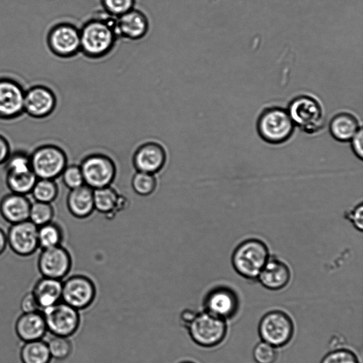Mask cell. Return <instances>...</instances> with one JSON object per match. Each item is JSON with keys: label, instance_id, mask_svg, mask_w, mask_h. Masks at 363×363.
<instances>
[{"label": "cell", "instance_id": "603a6c76", "mask_svg": "<svg viewBox=\"0 0 363 363\" xmlns=\"http://www.w3.org/2000/svg\"><path fill=\"white\" fill-rule=\"evenodd\" d=\"M93 189L84 185L71 190L67 197V206L70 213L79 219H84L95 210Z\"/></svg>", "mask_w": 363, "mask_h": 363}, {"label": "cell", "instance_id": "7c38bea8", "mask_svg": "<svg viewBox=\"0 0 363 363\" xmlns=\"http://www.w3.org/2000/svg\"><path fill=\"white\" fill-rule=\"evenodd\" d=\"M25 91L16 81L0 79V120L11 121L24 113Z\"/></svg>", "mask_w": 363, "mask_h": 363}, {"label": "cell", "instance_id": "44dd1931", "mask_svg": "<svg viewBox=\"0 0 363 363\" xmlns=\"http://www.w3.org/2000/svg\"><path fill=\"white\" fill-rule=\"evenodd\" d=\"M15 332L24 343L42 340L48 332L42 312L20 315L15 323Z\"/></svg>", "mask_w": 363, "mask_h": 363}, {"label": "cell", "instance_id": "f35d334b", "mask_svg": "<svg viewBox=\"0 0 363 363\" xmlns=\"http://www.w3.org/2000/svg\"><path fill=\"white\" fill-rule=\"evenodd\" d=\"M350 142L353 154L357 159L362 161L363 158V132L362 127Z\"/></svg>", "mask_w": 363, "mask_h": 363}, {"label": "cell", "instance_id": "3957f363", "mask_svg": "<svg viewBox=\"0 0 363 363\" xmlns=\"http://www.w3.org/2000/svg\"><path fill=\"white\" fill-rule=\"evenodd\" d=\"M296 125L287 110L271 107L264 110L257 121V131L266 143L280 145L291 138Z\"/></svg>", "mask_w": 363, "mask_h": 363}, {"label": "cell", "instance_id": "7a4b0ae2", "mask_svg": "<svg viewBox=\"0 0 363 363\" xmlns=\"http://www.w3.org/2000/svg\"><path fill=\"white\" fill-rule=\"evenodd\" d=\"M270 256L269 249L265 242L258 239H249L242 242L235 250L232 265L242 277L250 280L258 279Z\"/></svg>", "mask_w": 363, "mask_h": 363}, {"label": "cell", "instance_id": "9a60e30c", "mask_svg": "<svg viewBox=\"0 0 363 363\" xmlns=\"http://www.w3.org/2000/svg\"><path fill=\"white\" fill-rule=\"evenodd\" d=\"M37 267L42 277L62 280L71 269L72 258L62 246L43 249L37 260Z\"/></svg>", "mask_w": 363, "mask_h": 363}, {"label": "cell", "instance_id": "e575fe53", "mask_svg": "<svg viewBox=\"0 0 363 363\" xmlns=\"http://www.w3.org/2000/svg\"><path fill=\"white\" fill-rule=\"evenodd\" d=\"M60 177L64 185L70 190L85 185L84 178L80 166H67Z\"/></svg>", "mask_w": 363, "mask_h": 363}, {"label": "cell", "instance_id": "d6a6232c", "mask_svg": "<svg viewBox=\"0 0 363 363\" xmlns=\"http://www.w3.org/2000/svg\"><path fill=\"white\" fill-rule=\"evenodd\" d=\"M47 344L52 358L58 360L67 359L72 352V344L67 337L53 336Z\"/></svg>", "mask_w": 363, "mask_h": 363}, {"label": "cell", "instance_id": "ee69618b", "mask_svg": "<svg viewBox=\"0 0 363 363\" xmlns=\"http://www.w3.org/2000/svg\"><path fill=\"white\" fill-rule=\"evenodd\" d=\"M179 363H196V362H194L193 361H190V360H185V361H182V362H179Z\"/></svg>", "mask_w": 363, "mask_h": 363}, {"label": "cell", "instance_id": "277c9868", "mask_svg": "<svg viewBox=\"0 0 363 363\" xmlns=\"http://www.w3.org/2000/svg\"><path fill=\"white\" fill-rule=\"evenodd\" d=\"M296 126L314 134L324 127V110L318 100L310 95H300L289 105L287 110Z\"/></svg>", "mask_w": 363, "mask_h": 363}, {"label": "cell", "instance_id": "484cf974", "mask_svg": "<svg viewBox=\"0 0 363 363\" xmlns=\"http://www.w3.org/2000/svg\"><path fill=\"white\" fill-rule=\"evenodd\" d=\"M37 179L33 171L6 175V183L11 192L22 195L31 194Z\"/></svg>", "mask_w": 363, "mask_h": 363}, {"label": "cell", "instance_id": "ffe728a7", "mask_svg": "<svg viewBox=\"0 0 363 363\" xmlns=\"http://www.w3.org/2000/svg\"><path fill=\"white\" fill-rule=\"evenodd\" d=\"M32 202L27 195L11 192L0 199V215L11 225L29 220Z\"/></svg>", "mask_w": 363, "mask_h": 363}, {"label": "cell", "instance_id": "4316f807", "mask_svg": "<svg viewBox=\"0 0 363 363\" xmlns=\"http://www.w3.org/2000/svg\"><path fill=\"white\" fill-rule=\"evenodd\" d=\"M38 240L39 249L41 250L61 246L63 240L62 228L53 222L39 227Z\"/></svg>", "mask_w": 363, "mask_h": 363}, {"label": "cell", "instance_id": "8d00e7d4", "mask_svg": "<svg viewBox=\"0 0 363 363\" xmlns=\"http://www.w3.org/2000/svg\"><path fill=\"white\" fill-rule=\"evenodd\" d=\"M321 363H359L357 355L348 349L331 351L322 359Z\"/></svg>", "mask_w": 363, "mask_h": 363}, {"label": "cell", "instance_id": "b9f144b4", "mask_svg": "<svg viewBox=\"0 0 363 363\" xmlns=\"http://www.w3.org/2000/svg\"><path fill=\"white\" fill-rule=\"evenodd\" d=\"M198 312L193 310L185 309L181 312L179 317V322L182 327L187 329L192 323Z\"/></svg>", "mask_w": 363, "mask_h": 363}, {"label": "cell", "instance_id": "30bf717a", "mask_svg": "<svg viewBox=\"0 0 363 363\" xmlns=\"http://www.w3.org/2000/svg\"><path fill=\"white\" fill-rule=\"evenodd\" d=\"M96 294V286L89 277L74 275L62 282L61 301L81 311L93 305Z\"/></svg>", "mask_w": 363, "mask_h": 363}, {"label": "cell", "instance_id": "d590c367", "mask_svg": "<svg viewBox=\"0 0 363 363\" xmlns=\"http://www.w3.org/2000/svg\"><path fill=\"white\" fill-rule=\"evenodd\" d=\"M253 355L257 363H275L278 357L277 348L261 341L254 348Z\"/></svg>", "mask_w": 363, "mask_h": 363}, {"label": "cell", "instance_id": "5b68a950", "mask_svg": "<svg viewBox=\"0 0 363 363\" xmlns=\"http://www.w3.org/2000/svg\"><path fill=\"white\" fill-rule=\"evenodd\" d=\"M192 341L203 348L219 345L225 339L228 326L225 319L205 311L198 312L187 329Z\"/></svg>", "mask_w": 363, "mask_h": 363}, {"label": "cell", "instance_id": "7402d4cb", "mask_svg": "<svg viewBox=\"0 0 363 363\" xmlns=\"http://www.w3.org/2000/svg\"><path fill=\"white\" fill-rule=\"evenodd\" d=\"M62 288V280L48 277H41L35 283L32 293L41 312L61 301Z\"/></svg>", "mask_w": 363, "mask_h": 363}, {"label": "cell", "instance_id": "f546056e", "mask_svg": "<svg viewBox=\"0 0 363 363\" xmlns=\"http://www.w3.org/2000/svg\"><path fill=\"white\" fill-rule=\"evenodd\" d=\"M54 215L52 204L34 201L32 202L29 220L39 227L53 222Z\"/></svg>", "mask_w": 363, "mask_h": 363}, {"label": "cell", "instance_id": "ab89813d", "mask_svg": "<svg viewBox=\"0 0 363 363\" xmlns=\"http://www.w3.org/2000/svg\"><path fill=\"white\" fill-rule=\"evenodd\" d=\"M20 308L23 313L41 311L39 306L32 292L26 293L21 301Z\"/></svg>", "mask_w": 363, "mask_h": 363}, {"label": "cell", "instance_id": "836d02e7", "mask_svg": "<svg viewBox=\"0 0 363 363\" xmlns=\"http://www.w3.org/2000/svg\"><path fill=\"white\" fill-rule=\"evenodd\" d=\"M136 0H102L103 11L117 18L135 8Z\"/></svg>", "mask_w": 363, "mask_h": 363}, {"label": "cell", "instance_id": "2e32d148", "mask_svg": "<svg viewBox=\"0 0 363 363\" xmlns=\"http://www.w3.org/2000/svg\"><path fill=\"white\" fill-rule=\"evenodd\" d=\"M56 106V96L48 87L35 86L25 91L24 112L34 119H41L49 117Z\"/></svg>", "mask_w": 363, "mask_h": 363}, {"label": "cell", "instance_id": "4fadbf2b", "mask_svg": "<svg viewBox=\"0 0 363 363\" xmlns=\"http://www.w3.org/2000/svg\"><path fill=\"white\" fill-rule=\"evenodd\" d=\"M239 307L237 293L227 286L213 288L204 300V311L225 320L234 317Z\"/></svg>", "mask_w": 363, "mask_h": 363}, {"label": "cell", "instance_id": "8fae6325", "mask_svg": "<svg viewBox=\"0 0 363 363\" xmlns=\"http://www.w3.org/2000/svg\"><path fill=\"white\" fill-rule=\"evenodd\" d=\"M80 167L85 185L93 190L110 186L116 176V167L113 161L100 154L86 157Z\"/></svg>", "mask_w": 363, "mask_h": 363}, {"label": "cell", "instance_id": "1f68e13d", "mask_svg": "<svg viewBox=\"0 0 363 363\" xmlns=\"http://www.w3.org/2000/svg\"><path fill=\"white\" fill-rule=\"evenodd\" d=\"M131 185L137 194L147 197L155 191L157 181L154 175L137 171L133 176Z\"/></svg>", "mask_w": 363, "mask_h": 363}, {"label": "cell", "instance_id": "6da1fadb", "mask_svg": "<svg viewBox=\"0 0 363 363\" xmlns=\"http://www.w3.org/2000/svg\"><path fill=\"white\" fill-rule=\"evenodd\" d=\"M115 22L116 18L105 11L87 20L80 28L81 53L92 60L110 54L119 40Z\"/></svg>", "mask_w": 363, "mask_h": 363}, {"label": "cell", "instance_id": "4dcf8cb0", "mask_svg": "<svg viewBox=\"0 0 363 363\" xmlns=\"http://www.w3.org/2000/svg\"><path fill=\"white\" fill-rule=\"evenodd\" d=\"M4 166L6 173L32 171L30 154L24 151L12 152Z\"/></svg>", "mask_w": 363, "mask_h": 363}, {"label": "cell", "instance_id": "60d3db41", "mask_svg": "<svg viewBox=\"0 0 363 363\" xmlns=\"http://www.w3.org/2000/svg\"><path fill=\"white\" fill-rule=\"evenodd\" d=\"M12 153L8 139L0 135V166L4 165Z\"/></svg>", "mask_w": 363, "mask_h": 363}, {"label": "cell", "instance_id": "83f0119b", "mask_svg": "<svg viewBox=\"0 0 363 363\" xmlns=\"http://www.w3.org/2000/svg\"><path fill=\"white\" fill-rule=\"evenodd\" d=\"M95 209L103 213H110L117 206L119 195L110 186L93 190Z\"/></svg>", "mask_w": 363, "mask_h": 363}, {"label": "cell", "instance_id": "cb8c5ba5", "mask_svg": "<svg viewBox=\"0 0 363 363\" xmlns=\"http://www.w3.org/2000/svg\"><path fill=\"white\" fill-rule=\"evenodd\" d=\"M362 126L357 119L348 112L335 115L329 123V131L332 137L342 143L350 142Z\"/></svg>", "mask_w": 363, "mask_h": 363}, {"label": "cell", "instance_id": "e0dca14e", "mask_svg": "<svg viewBox=\"0 0 363 363\" xmlns=\"http://www.w3.org/2000/svg\"><path fill=\"white\" fill-rule=\"evenodd\" d=\"M115 29L119 39L139 41L148 34L150 22L146 14L134 8L116 18Z\"/></svg>", "mask_w": 363, "mask_h": 363}, {"label": "cell", "instance_id": "9c48e42d", "mask_svg": "<svg viewBox=\"0 0 363 363\" xmlns=\"http://www.w3.org/2000/svg\"><path fill=\"white\" fill-rule=\"evenodd\" d=\"M47 330L53 336L70 337L81 326L79 311L65 303H60L42 311Z\"/></svg>", "mask_w": 363, "mask_h": 363}, {"label": "cell", "instance_id": "52a82bcc", "mask_svg": "<svg viewBox=\"0 0 363 363\" xmlns=\"http://www.w3.org/2000/svg\"><path fill=\"white\" fill-rule=\"evenodd\" d=\"M295 332L293 321L287 314L273 310L265 314L258 325V334L263 341L275 348H281L291 341Z\"/></svg>", "mask_w": 363, "mask_h": 363}, {"label": "cell", "instance_id": "8992f818", "mask_svg": "<svg viewBox=\"0 0 363 363\" xmlns=\"http://www.w3.org/2000/svg\"><path fill=\"white\" fill-rule=\"evenodd\" d=\"M30 158L32 170L39 179L55 180L67 166L65 152L53 144H45L37 147L30 154Z\"/></svg>", "mask_w": 363, "mask_h": 363}, {"label": "cell", "instance_id": "ba28073f", "mask_svg": "<svg viewBox=\"0 0 363 363\" xmlns=\"http://www.w3.org/2000/svg\"><path fill=\"white\" fill-rule=\"evenodd\" d=\"M47 45L55 56L71 58L81 53L80 28L68 22L53 26L47 35Z\"/></svg>", "mask_w": 363, "mask_h": 363}, {"label": "cell", "instance_id": "d6986e66", "mask_svg": "<svg viewBox=\"0 0 363 363\" xmlns=\"http://www.w3.org/2000/svg\"><path fill=\"white\" fill-rule=\"evenodd\" d=\"M291 270L284 261L270 256L258 279L266 289L278 291L287 286L291 279Z\"/></svg>", "mask_w": 363, "mask_h": 363}, {"label": "cell", "instance_id": "d4e9b609", "mask_svg": "<svg viewBox=\"0 0 363 363\" xmlns=\"http://www.w3.org/2000/svg\"><path fill=\"white\" fill-rule=\"evenodd\" d=\"M20 356L22 363H50L52 359L48 344L43 340L25 342Z\"/></svg>", "mask_w": 363, "mask_h": 363}, {"label": "cell", "instance_id": "5bb4252c", "mask_svg": "<svg viewBox=\"0 0 363 363\" xmlns=\"http://www.w3.org/2000/svg\"><path fill=\"white\" fill-rule=\"evenodd\" d=\"M8 244L11 251L20 257H29L39 249L38 227L29 220L11 225Z\"/></svg>", "mask_w": 363, "mask_h": 363}, {"label": "cell", "instance_id": "ac0fdd59", "mask_svg": "<svg viewBox=\"0 0 363 363\" xmlns=\"http://www.w3.org/2000/svg\"><path fill=\"white\" fill-rule=\"evenodd\" d=\"M164 147L157 142H147L140 146L134 153L133 163L137 171L154 175L166 162Z\"/></svg>", "mask_w": 363, "mask_h": 363}, {"label": "cell", "instance_id": "f1b7e54d", "mask_svg": "<svg viewBox=\"0 0 363 363\" xmlns=\"http://www.w3.org/2000/svg\"><path fill=\"white\" fill-rule=\"evenodd\" d=\"M59 194L58 185L54 180L37 179L31 194L34 201L52 204Z\"/></svg>", "mask_w": 363, "mask_h": 363}, {"label": "cell", "instance_id": "7bdbcfd3", "mask_svg": "<svg viewBox=\"0 0 363 363\" xmlns=\"http://www.w3.org/2000/svg\"><path fill=\"white\" fill-rule=\"evenodd\" d=\"M8 247L7 232L0 227V256H2Z\"/></svg>", "mask_w": 363, "mask_h": 363}, {"label": "cell", "instance_id": "74e56055", "mask_svg": "<svg viewBox=\"0 0 363 363\" xmlns=\"http://www.w3.org/2000/svg\"><path fill=\"white\" fill-rule=\"evenodd\" d=\"M346 220L359 232L363 230V205L359 203L345 213Z\"/></svg>", "mask_w": 363, "mask_h": 363}]
</instances>
